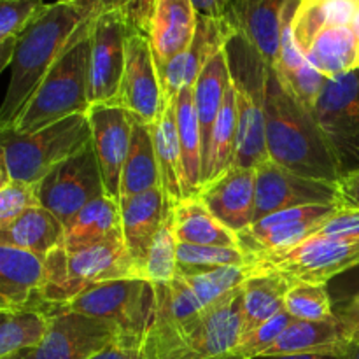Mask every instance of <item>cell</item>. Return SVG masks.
<instances>
[{
    "label": "cell",
    "mask_w": 359,
    "mask_h": 359,
    "mask_svg": "<svg viewBox=\"0 0 359 359\" xmlns=\"http://www.w3.org/2000/svg\"><path fill=\"white\" fill-rule=\"evenodd\" d=\"M107 13L93 4H48L44 13L16 39L11 60V81L0 105V125L14 126L25 105L60 56Z\"/></svg>",
    "instance_id": "6da1fadb"
},
{
    "label": "cell",
    "mask_w": 359,
    "mask_h": 359,
    "mask_svg": "<svg viewBox=\"0 0 359 359\" xmlns=\"http://www.w3.org/2000/svg\"><path fill=\"white\" fill-rule=\"evenodd\" d=\"M265 140L269 160L279 167L332 184L340 179L314 116L287 90L276 67H269L266 76Z\"/></svg>",
    "instance_id": "7a4b0ae2"
},
{
    "label": "cell",
    "mask_w": 359,
    "mask_h": 359,
    "mask_svg": "<svg viewBox=\"0 0 359 359\" xmlns=\"http://www.w3.org/2000/svg\"><path fill=\"white\" fill-rule=\"evenodd\" d=\"M241 339L242 286L195 321L151 326L139 351L142 359H244Z\"/></svg>",
    "instance_id": "3957f363"
},
{
    "label": "cell",
    "mask_w": 359,
    "mask_h": 359,
    "mask_svg": "<svg viewBox=\"0 0 359 359\" xmlns=\"http://www.w3.org/2000/svg\"><path fill=\"white\" fill-rule=\"evenodd\" d=\"M118 279H137L125 241H107L79 249H67L62 244L44 258L37 309L65 307L90 287Z\"/></svg>",
    "instance_id": "277c9868"
},
{
    "label": "cell",
    "mask_w": 359,
    "mask_h": 359,
    "mask_svg": "<svg viewBox=\"0 0 359 359\" xmlns=\"http://www.w3.org/2000/svg\"><path fill=\"white\" fill-rule=\"evenodd\" d=\"M237 111V147L233 167L256 168L269 160L265 140V97L269 63L255 46L233 34L224 46Z\"/></svg>",
    "instance_id": "5b68a950"
},
{
    "label": "cell",
    "mask_w": 359,
    "mask_h": 359,
    "mask_svg": "<svg viewBox=\"0 0 359 359\" xmlns=\"http://www.w3.org/2000/svg\"><path fill=\"white\" fill-rule=\"evenodd\" d=\"M91 144L86 114H76L32 133L0 125V161L9 181L35 186L49 170Z\"/></svg>",
    "instance_id": "8992f818"
},
{
    "label": "cell",
    "mask_w": 359,
    "mask_h": 359,
    "mask_svg": "<svg viewBox=\"0 0 359 359\" xmlns=\"http://www.w3.org/2000/svg\"><path fill=\"white\" fill-rule=\"evenodd\" d=\"M90 34L91 30L77 39L53 65L14 123L16 132L32 133L70 116L86 114Z\"/></svg>",
    "instance_id": "52a82bcc"
},
{
    "label": "cell",
    "mask_w": 359,
    "mask_h": 359,
    "mask_svg": "<svg viewBox=\"0 0 359 359\" xmlns=\"http://www.w3.org/2000/svg\"><path fill=\"white\" fill-rule=\"evenodd\" d=\"M255 272L251 266H228L200 273H182L167 284H154V321L151 326L184 325L216 307ZM149 326V328H151Z\"/></svg>",
    "instance_id": "ba28073f"
},
{
    "label": "cell",
    "mask_w": 359,
    "mask_h": 359,
    "mask_svg": "<svg viewBox=\"0 0 359 359\" xmlns=\"http://www.w3.org/2000/svg\"><path fill=\"white\" fill-rule=\"evenodd\" d=\"M154 287L142 279H118L97 284L65 305V309L102 319L121 332L125 346L140 349L154 321Z\"/></svg>",
    "instance_id": "9c48e42d"
},
{
    "label": "cell",
    "mask_w": 359,
    "mask_h": 359,
    "mask_svg": "<svg viewBox=\"0 0 359 359\" xmlns=\"http://www.w3.org/2000/svg\"><path fill=\"white\" fill-rule=\"evenodd\" d=\"M312 116L340 177L359 170V67L326 81Z\"/></svg>",
    "instance_id": "30bf717a"
},
{
    "label": "cell",
    "mask_w": 359,
    "mask_h": 359,
    "mask_svg": "<svg viewBox=\"0 0 359 359\" xmlns=\"http://www.w3.org/2000/svg\"><path fill=\"white\" fill-rule=\"evenodd\" d=\"M354 266H359L356 237H309L287 251L259 256L256 263V269L277 272L290 284H326Z\"/></svg>",
    "instance_id": "8fae6325"
},
{
    "label": "cell",
    "mask_w": 359,
    "mask_h": 359,
    "mask_svg": "<svg viewBox=\"0 0 359 359\" xmlns=\"http://www.w3.org/2000/svg\"><path fill=\"white\" fill-rule=\"evenodd\" d=\"M35 195L39 205L49 210L63 228L83 207L104 196V182L93 146L90 144L49 170L35 184Z\"/></svg>",
    "instance_id": "7c38bea8"
},
{
    "label": "cell",
    "mask_w": 359,
    "mask_h": 359,
    "mask_svg": "<svg viewBox=\"0 0 359 359\" xmlns=\"http://www.w3.org/2000/svg\"><path fill=\"white\" fill-rule=\"evenodd\" d=\"M133 28L125 11H107L95 20L90 34V105L118 104L126 65V41Z\"/></svg>",
    "instance_id": "4fadbf2b"
},
{
    "label": "cell",
    "mask_w": 359,
    "mask_h": 359,
    "mask_svg": "<svg viewBox=\"0 0 359 359\" xmlns=\"http://www.w3.org/2000/svg\"><path fill=\"white\" fill-rule=\"evenodd\" d=\"M46 312L48 330L41 344L28 349L30 359H91L116 344L125 346L121 332L111 323L65 307L46 309Z\"/></svg>",
    "instance_id": "5bb4252c"
},
{
    "label": "cell",
    "mask_w": 359,
    "mask_h": 359,
    "mask_svg": "<svg viewBox=\"0 0 359 359\" xmlns=\"http://www.w3.org/2000/svg\"><path fill=\"white\" fill-rule=\"evenodd\" d=\"M256 170L255 223L273 212L304 205H340L339 189L332 182L302 177L273 161L259 163ZM252 223V224H255Z\"/></svg>",
    "instance_id": "9a60e30c"
},
{
    "label": "cell",
    "mask_w": 359,
    "mask_h": 359,
    "mask_svg": "<svg viewBox=\"0 0 359 359\" xmlns=\"http://www.w3.org/2000/svg\"><path fill=\"white\" fill-rule=\"evenodd\" d=\"M119 105L147 125H154L167 105L149 39L135 27L130 30L126 41V65Z\"/></svg>",
    "instance_id": "2e32d148"
},
{
    "label": "cell",
    "mask_w": 359,
    "mask_h": 359,
    "mask_svg": "<svg viewBox=\"0 0 359 359\" xmlns=\"http://www.w3.org/2000/svg\"><path fill=\"white\" fill-rule=\"evenodd\" d=\"M86 116L105 196L119 203V184L123 165L128 156L133 116L118 104L90 105Z\"/></svg>",
    "instance_id": "e0dca14e"
},
{
    "label": "cell",
    "mask_w": 359,
    "mask_h": 359,
    "mask_svg": "<svg viewBox=\"0 0 359 359\" xmlns=\"http://www.w3.org/2000/svg\"><path fill=\"white\" fill-rule=\"evenodd\" d=\"M233 34H237V32L226 16L207 18L198 14L195 37H193L188 51L172 60L160 70L165 104L174 100L182 88L195 84L196 77L207 65V62L226 46V42L230 41Z\"/></svg>",
    "instance_id": "ac0fdd59"
},
{
    "label": "cell",
    "mask_w": 359,
    "mask_h": 359,
    "mask_svg": "<svg viewBox=\"0 0 359 359\" xmlns=\"http://www.w3.org/2000/svg\"><path fill=\"white\" fill-rule=\"evenodd\" d=\"M196 196L223 226L237 235L242 233L255 223L256 170L231 167L203 184Z\"/></svg>",
    "instance_id": "d6986e66"
},
{
    "label": "cell",
    "mask_w": 359,
    "mask_h": 359,
    "mask_svg": "<svg viewBox=\"0 0 359 359\" xmlns=\"http://www.w3.org/2000/svg\"><path fill=\"white\" fill-rule=\"evenodd\" d=\"M198 13L193 0H153L146 35L153 49L158 74L167 63L188 51L195 37Z\"/></svg>",
    "instance_id": "ffe728a7"
},
{
    "label": "cell",
    "mask_w": 359,
    "mask_h": 359,
    "mask_svg": "<svg viewBox=\"0 0 359 359\" xmlns=\"http://www.w3.org/2000/svg\"><path fill=\"white\" fill-rule=\"evenodd\" d=\"M170 209L174 207L167 202L161 188L123 198L119 202L123 241L135 269L137 279H139V272L142 269L147 251Z\"/></svg>",
    "instance_id": "44dd1931"
},
{
    "label": "cell",
    "mask_w": 359,
    "mask_h": 359,
    "mask_svg": "<svg viewBox=\"0 0 359 359\" xmlns=\"http://www.w3.org/2000/svg\"><path fill=\"white\" fill-rule=\"evenodd\" d=\"M291 0H233L226 18L235 32L248 39L270 67L279 56L280 30Z\"/></svg>",
    "instance_id": "7402d4cb"
},
{
    "label": "cell",
    "mask_w": 359,
    "mask_h": 359,
    "mask_svg": "<svg viewBox=\"0 0 359 359\" xmlns=\"http://www.w3.org/2000/svg\"><path fill=\"white\" fill-rule=\"evenodd\" d=\"M351 342L339 316L328 321L293 319L283 335L259 358L291 356V354H346Z\"/></svg>",
    "instance_id": "603a6c76"
},
{
    "label": "cell",
    "mask_w": 359,
    "mask_h": 359,
    "mask_svg": "<svg viewBox=\"0 0 359 359\" xmlns=\"http://www.w3.org/2000/svg\"><path fill=\"white\" fill-rule=\"evenodd\" d=\"M44 258L21 249L0 245V297L14 311L37 309Z\"/></svg>",
    "instance_id": "cb8c5ba5"
},
{
    "label": "cell",
    "mask_w": 359,
    "mask_h": 359,
    "mask_svg": "<svg viewBox=\"0 0 359 359\" xmlns=\"http://www.w3.org/2000/svg\"><path fill=\"white\" fill-rule=\"evenodd\" d=\"M65 228L44 207L34 205L0 228V245L46 258L63 244Z\"/></svg>",
    "instance_id": "d4e9b609"
},
{
    "label": "cell",
    "mask_w": 359,
    "mask_h": 359,
    "mask_svg": "<svg viewBox=\"0 0 359 359\" xmlns=\"http://www.w3.org/2000/svg\"><path fill=\"white\" fill-rule=\"evenodd\" d=\"M175 98L167 102L160 118L154 125H151L158 168H160L161 189L172 207L179 205L182 200L188 198L181 147H179L177 128H175Z\"/></svg>",
    "instance_id": "484cf974"
},
{
    "label": "cell",
    "mask_w": 359,
    "mask_h": 359,
    "mask_svg": "<svg viewBox=\"0 0 359 359\" xmlns=\"http://www.w3.org/2000/svg\"><path fill=\"white\" fill-rule=\"evenodd\" d=\"M230 86V67H228L226 51L223 48L207 62V65L203 67L193 84V104H195L200 133H202L203 161H205L207 151H209L212 128L216 125V119L219 116Z\"/></svg>",
    "instance_id": "4316f807"
},
{
    "label": "cell",
    "mask_w": 359,
    "mask_h": 359,
    "mask_svg": "<svg viewBox=\"0 0 359 359\" xmlns=\"http://www.w3.org/2000/svg\"><path fill=\"white\" fill-rule=\"evenodd\" d=\"M290 287V280L277 272L255 266L252 276L242 284V339L284 311Z\"/></svg>",
    "instance_id": "83f0119b"
},
{
    "label": "cell",
    "mask_w": 359,
    "mask_h": 359,
    "mask_svg": "<svg viewBox=\"0 0 359 359\" xmlns=\"http://www.w3.org/2000/svg\"><path fill=\"white\" fill-rule=\"evenodd\" d=\"M156 188H161V179L151 125L133 118L128 156L121 172L119 202Z\"/></svg>",
    "instance_id": "f1b7e54d"
},
{
    "label": "cell",
    "mask_w": 359,
    "mask_h": 359,
    "mask_svg": "<svg viewBox=\"0 0 359 359\" xmlns=\"http://www.w3.org/2000/svg\"><path fill=\"white\" fill-rule=\"evenodd\" d=\"M107 241H123L119 203L109 196H100L79 210L65 226L63 245L79 249Z\"/></svg>",
    "instance_id": "f546056e"
},
{
    "label": "cell",
    "mask_w": 359,
    "mask_h": 359,
    "mask_svg": "<svg viewBox=\"0 0 359 359\" xmlns=\"http://www.w3.org/2000/svg\"><path fill=\"white\" fill-rule=\"evenodd\" d=\"M174 233L179 244L241 248L238 235L223 226L196 195L174 207Z\"/></svg>",
    "instance_id": "4dcf8cb0"
},
{
    "label": "cell",
    "mask_w": 359,
    "mask_h": 359,
    "mask_svg": "<svg viewBox=\"0 0 359 359\" xmlns=\"http://www.w3.org/2000/svg\"><path fill=\"white\" fill-rule=\"evenodd\" d=\"M175 128H177L179 147H181L182 168H184L186 188L189 196L198 195L202 188L203 151L202 133L193 104V86L182 88L175 98Z\"/></svg>",
    "instance_id": "1f68e13d"
},
{
    "label": "cell",
    "mask_w": 359,
    "mask_h": 359,
    "mask_svg": "<svg viewBox=\"0 0 359 359\" xmlns=\"http://www.w3.org/2000/svg\"><path fill=\"white\" fill-rule=\"evenodd\" d=\"M359 4L354 0H300L293 18V35L302 53L330 27H351Z\"/></svg>",
    "instance_id": "d6a6232c"
},
{
    "label": "cell",
    "mask_w": 359,
    "mask_h": 359,
    "mask_svg": "<svg viewBox=\"0 0 359 359\" xmlns=\"http://www.w3.org/2000/svg\"><path fill=\"white\" fill-rule=\"evenodd\" d=\"M305 60L325 77H335L358 69L356 35L351 27L325 28L311 42Z\"/></svg>",
    "instance_id": "836d02e7"
},
{
    "label": "cell",
    "mask_w": 359,
    "mask_h": 359,
    "mask_svg": "<svg viewBox=\"0 0 359 359\" xmlns=\"http://www.w3.org/2000/svg\"><path fill=\"white\" fill-rule=\"evenodd\" d=\"M235 147H237V111H235L233 88L230 86L210 135L209 151L203 161L202 186L233 167Z\"/></svg>",
    "instance_id": "e575fe53"
},
{
    "label": "cell",
    "mask_w": 359,
    "mask_h": 359,
    "mask_svg": "<svg viewBox=\"0 0 359 359\" xmlns=\"http://www.w3.org/2000/svg\"><path fill=\"white\" fill-rule=\"evenodd\" d=\"M48 330V312L46 309H27L14 312L0 323V359L34 349L41 344Z\"/></svg>",
    "instance_id": "d590c367"
},
{
    "label": "cell",
    "mask_w": 359,
    "mask_h": 359,
    "mask_svg": "<svg viewBox=\"0 0 359 359\" xmlns=\"http://www.w3.org/2000/svg\"><path fill=\"white\" fill-rule=\"evenodd\" d=\"M258 258L242 248L195 245L177 242V272L200 273L228 266H251Z\"/></svg>",
    "instance_id": "8d00e7d4"
},
{
    "label": "cell",
    "mask_w": 359,
    "mask_h": 359,
    "mask_svg": "<svg viewBox=\"0 0 359 359\" xmlns=\"http://www.w3.org/2000/svg\"><path fill=\"white\" fill-rule=\"evenodd\" d=\"M177 276V238L174 233V209H170L147 251L139 279L149 284H167Z\"/></svg>",
    "instance_id": "74e56055"
},
{
    "label": "cell",
    "mask_w": 359,
    "mask_h": 359,
    "mask_svg": "<svg viewBox=\"0 0 359 359\" xmlns=\"http://www.w3.org/2000/svg\"><path fill=\"white\" fill-rule=\"evenodd\" d=\"M284 311L298 321H328L337 316L326 284L312 283L291 284Z\"/></svg>",
    "instance_id": "f35d334b"
},
{
    "label": "cell",
    "mask_w": 359,
    "mask_h": 359,
    "mask_svg": "<svg viewBox=\"0 0 359 359\" xmlns=\"http://www.w3.org/2000/svg\"><path fill=\"white\" fill-rule=\"evenodd\" d=\"M46 7L44 0H0V46L20 37Z\"/></svg>",
    "instance_id": "ab89813d"
},
{
    "label": "cell",
    "mask_w": 359,
    "mask_h": 359,
    "mask_svg": "<svg viewBox=\"0 0 359 359\" xmlns=\"http://www.w3.org/2000/svg\"><path fill=\"white\" fill-rule=\"evenodd\" d=\"M291 321H293V318H291L286 311L279 312V314H276L273 318H270L269 321L259 325L255 332L245 335L244 339L241 340V344L237 346L235 353L241 354L244 359L259 358L280 335H283V332L290 326Z\"/></svg>",
    "instance_id": "60d3db41"
},
{
    "label": "cell",
    "mask_w": 359,
    "mask_h": 359,
    "mask_svg": "<svg viewBox=\"0 0 359 359\" xmlns=\"http://www.w3.org/2000/svg\"><path fill=\"white\" fill-rule=\"evenodd\" d=\"M34 205H39L35 186L11 181L0 189V228Z\"/></svg>",
    "instance_id": "b9f144b4"
},
{
    "label": "cell",
    "mask_w": 359,
    "mask_h": 359,
    "mask_svg": "<svg viewBox=\"0 0 359 359\" xmlns=\"http://www.w3.org/2000/svg\"><path fill=\"white\" fill-rule=\"evenodd\" d=\"M312 237H356L359 238V209L340 207Z\"/></svg>",
    "instance_id": "7bdbcfd3"
},
{
    "label": "cell",
    "mask_w": 359,
    "mask_h": 359,
    "mask_svg": "<svg viewBox=\"0 0 359 359\" xmlns=\"http://www.w3.org/2000/svg\"><path fill=\"white\" fill-rule=\"evenodd\" d=\"M337 316L346 330L347 340L351 344H359V293L353 294L346 302V305L337 312Z\"/></svg>",
    "instance_id": "ee69618b"
},
{
    "label": "cell",
    "mask_w": 359,
    "mask_h": 359,
    "mask_svg": "<svg viewBox=\"0 0 359 359\" xmlns=\"http://www.w3.org/2000/svg\"><path fill=\"white\" fill-rule=\"evenodd\" d=\"M340 205L347 209H359V170L347 174L337 181Z\"/></svg>",
    "instance_id": "f6af8a7d"
},
{
    "label": "cell",
    "mask_w": 359,
    "mask_h": 359,
    "mask_svg": "<svg viewBox=\"0 0 359 359\" xmlns=\"http://www.w3.org/2000/svg\"><path fill=\"white\" fill-rule=\"evenodd\" d=\"M233 0H193L196 13L207 18H224Z\"/></svg>",
    "instance_id": "bcb514c9"
},
{
    "label": "cell",
    "mask_w": 359,
    "mask_h": 359,
    "mask_svg": "<svg viewBox=\"0 0 359 359\" xmlns=\"http://www.w3.org/2000/svg\"><path fill=\"white\" fill-rule=\"evenodd\" d=\"M91 359H142L140 358V351L133 349V347L121 346V344H116V346L107 347L105 351H102L100 354H97Z\"/></svg>",
    "instance_id": "7dc6e473"
},
{
    "label": "cell",
    "mask_w": 359,
    "mask_h": 359,
    "mask_svg": "<svg viewBox=\"0 0 359 359\" xmlns=\"http://www.w3.org/2000/svg\"><path fill=\"white\" fill-rule=\"evenodd\" d=\"M256 359H347L346 354H291V356H266Z\"/></svg>",
    "instance_id": "c3c4849f"
},
{
    "label": "cell",
    "mask_w": 359,
    "mask_h": 359,
    "mask_svg": "<svg viewBox=\"0 0 359 359\" xmlns=\"http://www.w3.org/2000/svg\"><path fill=\"white\" fill-rule=\"evenodd\" d=\"M14 46H16V39L13 41H7L6 44L0 46V74L4 72L6 67L11 65V60H13V53H14Z\"/></svg>",
    "instance_id": "681fc988"
},
{
    "label": "cell",
    "mask_w": 359,
    "mask_h": 359,
    "mask_svg": "<svg viewBox=\"0 0 359 359\" xmlns=\"http://www.w3.org/2000/svg\"><path fill=\"white\" fill-rule=\"evenodd\" d=\"M351 28H353L354 35H356V44H358V67H359V7L356 11V16H354L353 23H351Z\"/></svg>",
    "instance_id": "f907efd6"
},
{
    "label": "cell",
    "mask_w": 359,
    "mask_h": 359,
    "mask_svg": "<svg viewBox=\"0 0 359 359\" xmlns=\"http://www.w3.org/2000/svg\"><path fill=\"white\" fill-rule=\"evenodd\" d=\"M347 359H359V344H351L347 349Z\"/></svg>",
    "instance_id": "816d5d0a"
},
{
    "label": "cell",
    "mask_w": 359,
    "mask_h": 359,
    "mask_svg": "<svg viewBox=\"0 0 359 359\" xmlns=\"http://www.w3.org/2000/svg\"><path fill=\"white\" fill-rule=\"evenodd\" d=\"M9 175H7V172H6V168H4V165L0 163V189L4 188V186H7L9 184Z\"/></svg>",
    "instance_id": "f5cc1de1"
},
{
    "label": "cell",
    "mask_w": 359,
    "mask_h": 359,
    "mask_svg": "<svg viewBox=\"0 0 359 359\" xmlns=\"http://www.w3.org/2000/svg\"><path fill=\"white\" fill-rule=\"evenodd\" d=\"M0 312H20V311H14V309L7 304L6 298L0 297Z\"/></svg>",
    "instance_id": "db71d44e"
},
{
    "label": "cell",
    "mask_w": 359,
    "mask_h": 359,
    "mask_svg": "<svg viewBox=\"0 0 359 359\" xmlns=\"http://www.w3.org/2000/svg\"><path fill=\"white\" fill-rule=\"evenodd\" d=\"M7 359H30V356H28V351H23V353L16 354V356H11Z\"/></svg>",
    "instance_id": "11a10c76"
},
{
    "label": "cell",
    "mask_w": 359,
    "mask_h": 359,
    "mask_svg": "<svg viewBox=\"0 0 359 359\" xmlns=\"http://www.w3.org/2000/svg\"><path fill=\"white\" fill-rule=\"evenodd\" d=\"M13 314L14 312H0V323H4L7 318H9V316H13Z\"/></svg>",
    "instance_id": "9f6ffc18"
},
{
    "label": "cell",
    "mask_w": 359,
    "mask_h": 359,
    "mask_svg": "<svg viewBox=\"0 0 359 359\" xmlns=\"http://www.w3.org/2000/svg\"><path fill=\"white\" fill-rule=\"evenodd\" d=\"M354 2H358V4H359V0H354Z\"/></svg>",
    "instance_id": "6f0895ef"
}]
</instances>
